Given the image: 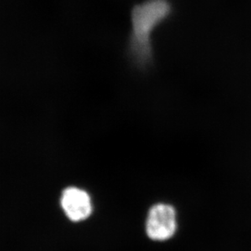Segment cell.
I'll use <instances>...</instances> for the list:
<instances>
[{"label": "cell", "mask_w": 251, "mask_h": 251, "mask_svg": "<svg viewBox=\"0 0 251 251\" xmlns=\"http://www.w3.org/2000/svg\"><path fill=\"white\" fill-rule=\"evenodd\" d=\"M170 12L167 0H147L137 5L132 11L130 53L138 64H145L151 56V34Z\"/></svg>", "instance_id": "1"}, {"label": "cell", "mask_w": 251, "mask_h": 251, "mask_svg": "<svg viewBox=\"0 0 251 251\" xmlns=\"http://www.w3.org/2000/svg\"><path fill=\"white\" fill-rule=\"evenodd\" d=\"M176 229V212L172 205L157 203L150 209L146 221V232L150 239L164 242L172 238Z\"/></svg>", "instance_id": "2"}, {"label": "cell", "mask_w": 251, "mask_h": 251, "mask_svg": "<svg viewBox=\"0 0 251 251\" xmlns=\"http://www.w3.org/2000/svg\"><path fill=\"white\" fill-rule=\"evenodd\" d=\"M60 206L69 221L81 222L92 213V201L86 191L80 188L68 187L62 193Z\"/></svg>", "instance_id": "3"}]
</instances>
